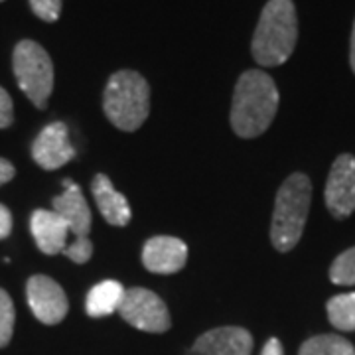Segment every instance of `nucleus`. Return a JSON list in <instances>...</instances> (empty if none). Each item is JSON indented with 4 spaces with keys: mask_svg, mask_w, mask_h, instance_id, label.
Listing matches in <instances>:
<instances>
[{
    "mask_svg": "<svg viewBox=\"0 0 355 355\" xmlns=\"http://www.w3.org/2000/svg\"><path fill=\"white\" fill-rule=\"evenodd\" d=\"M279 89L272 77L261 69L245 71L233 93L231 103V127L241 139L261 137L279 109Z\"/></svg>",
    "mask_w": 355,
    "mask_h": 355,
    "instance_id": "obj_1",
    "label": "nucleus"
},
{
    "mask_svg": "<svg viewBox=\"0 0 355 355\" xmlns=\"http://www.w3.org/2000/svg\"><path fill=\"white\" fill-rule=\"evenodd\" d=\"M298 40V18L292 0H268L253 36V58L259 65L277 67L292 55Z\"/></svg>",
    "mask_w": 355,
    "mask_h": 355,
    "instance_id": "obj_2",
    "label": "nucleus"
},
{
    "mask_svg": "<svg viewBox=\"0 0 355 355\" xmlns=\"http://www.w3.org/2000/svg\"><path fill=\"white\" fill-rule=\"evenodd\" d=\"M310 202L312 184L306 174L298 172L284 180L275 200L270 223V241L277 251L288 253L298 245L310 214Z\"/></svg>",
    "mask_w": 355,
    "mask_h": 355,
    "instance_id": "obj_3",
    "label": "nucleus"
},
{
    "mask_svg": "<svg viewBox=\"0 0 355 355\" xmlns=\"http://www.w3.org/2000/svg\"><path fill=\"white\" fill-rule=\"evenodd\" d=\"M103 111L114 127L135 132L150 113V87L139 71L121 69L103 93Z\"/></svg>",
    "mask_w": 355,
    "mask_h": 355,
    "instance_id": "obj_4",
    "label": "nucleus"
},
{
    "mask_svg": "<svg viewBox=\"0 0 355 355\" xmlns=\"http://www.w3.org/2000/svg\"><path fill=\"white\" fill-rule=\"evenodd\" d=\"M12 67L18 87L38 109H46L53 91V64L48 51L32 40L16 44Z\"/></svg>",
    "mask_w": 355,
    "mask_h": 355,
    "instance_id": "obj_5",
    "label": "nucleus"
},
{
    "mask_svg": "<svg viewBox=\"0 0 355 355\" xmlns=\"http://www.w3.org/2000/svg\"><path fill=\"white\" fill-rule=\"evenodd\" d=\"M121 318L132 328L148 334H164L170 330V312L166 302L153 291L146 288H128L119 306Z\"/></svg>",
    "mask_w": 355,
    "mask_h": 355,
    "instance_id": "obj_6",
    "label": "nucleus"
},
{
    "mask_svg": "<svg viewBox=\"0 0 355 355\" xmlns=\"http://www.w3.org/2000/svg\"><path fill=\"white\" fill-rule=\"evenodd\" d=\"M26 296L34 316L46 326H55L64 322V318L67 316L69 302L64 288L46 275H34L28 279Z\"/></svg>",
    "mask_w": 355,
    "mask_h": 355,
    "instance_id": "obj_7",
    "label": "nucleus"
},
{
    "mask_svg": "<svg viewBox=\"0 0 355 355\" xmlns=\"http://www.w3.org/2000/svg\"><path fill=\"white\" fill-rule=\"evenodd\" d=\"M326 205L336 219L355 211V158L352 154L338 156L331 166L326 182Z\"/></svg>",
    "mask_w": 355,
    "mask_h": 355,
    "instance_id": "obj_8",
    "label": "nucleus"
},
{
    "mask_svg": "<svg viewBox=\"0 0 355 355\" xmlns=\"http://www.w3.org/2000/svg\"><path fill=\"white\" fill-rule=\"evenodd\" d=\"M32 158L44 170H58L76 158V148L64 123H51L40 132L32 144Z\"/></svg>",
    "mask_w": 355,
    "mask_h": 355,
    "instance_id": "obj_9",
    "label": "nucleus"
},
{
    "mask_svg": "<svg viewBox=\"0 0 355 355\" xmlns=\"http://www.w3.org/2000/svg\"><path fill=\"white\" fill-rule=\"evenodd\" d=\"M253 336L245 328L227 326L202 334L186 355H251Z\"/></svg>",
    "mask_w": 355,
    "mask_h": 355,
    "instance_id": "obj_10",
    "label": "nucleus"
},
{
    "mask_svg": "<svg viewBox=\"0 0 355 355\" xmlns=\"http://www.w3.org/2000/svg\"><path fill=\"white\" fill-rule=\"evenodd\" d=\"M188 261V245L168 235H158L148 239L142 249V263L156 275H174L182 270Z\"/></svg>",
    "mask_w": 355,
    "mask_h": 355,
    "instance_id": "obj_11",
    "label": "nucleus"
},
{
    "mask_svg": "<svg viewBox=\"0 0 355 355\" xmlns=\"http://www.w3.org/2000/svg\"><path fill=\"white\" fill-rule=\"evenodd\" d=\"M53 211L62 217L76 239L89 237L91 231V209L83 198V191L71 180H64V191L53 198Z\"/></svg>",
    "mask_w": 355,
    "mask_h": 355,
    "instance_id": "obj_12",
    "label": "nucleus"
},
{
    "mask_svg": "<svg viewBox=\"0 0 355 355\" xmlns=\"http://www.w3.org/2000/svg\"><path fill=\"white\" fill-rule=\"evenodd\" d=\"M30 231L44 254L64 253L69 239V229L53 209H36L30 217Z\"/></svg>",
    "mask_w": 355,
    "mask_h": 355,
    "instance_id": "obj_13",
    "label": "nucleus"
},
{
    "mask_svg": "<svg viewBox=\"0 0 355 355\" xmlns=\"http://www.w3.org/2000/svg\"><path fill=\"white\" fill-rule=\"evenodd\" d=\"M91 191H93L95 203H97L101 216L107 219V223H111L114 227L128 225V221L132 217L130 205H128L127 198L121 191L114 190L113 182L105 174H97L93 178Z\"/></svg>",
    "mask_w": 355,
    "mask_h": 355,
    "instance_id": "obj_14",
    "label": "nucleus"
},
{
    "mask_svg": "<svg viewBox=\"0 0 355 355\" xmlns=\"http://www.w3.org/2000/svg\"><path fill=\"white\" fill-rule=\"evenodd\" d=\"M127 288L116 280H103L89 291L85 298V312L91 318L111 316L119 310Z\"/></svg>",
    "mask_w": 355,
    "mask_h": 355,
    "instance_id": "obj_15",
    "label": "nucleus"
},
{
    "mask_svg": "<svg viewBox=\"0 0 355 355\" xmlns=\"http://www.w3.org/2000/svg\"><path fill=\"white\" fill-rule=\"evenodd\" d=\"M298 355H355V347L342 336L324 334L306 340Z\"/></svg>",
    "mask_w": 355,
    "mask_h": 355,
    "instance_id": "obj_16",
    "label": "nucleus"
},
{
    "mask_svg": "<svg viewBox=\"0 0 355 355\" xmlns=\"http://www.w3.org/2000/svg\"><path fill=\"white\" fill-rule=\"evenodd\" d=\"M328 318L340 331H355V292L338 294L328 300Z\"/></svg>",
    "mask_w": 355,
    "mask_h": 355,
    "instance_id": "obj_17",
    "label": "nucleus"
},
{
    "mask_svg": "<svg viewBox=\"0 0 355 355\" xmlns=\"http://www.w3.org/2000/svg\"><path fill=\"white\" fill-rule=\"evenodd\" d=\"M330 279L334 284H340V286H352V284H355V247L343 251L331 263Z\"/></svg>",
    "mask_w": 355,
    "mask_h": 355,
    "instance_id": "obj_18",
    "label": "nucleus"
},
{
    "mask_svg": "<svg viewBox=\"0 0 355 355\" xmlns=\"http://www.w3.org/2000/svg\"><path fill=\"white\" fill-rule=\"evenodd\" d=\"M14 322H16V312H14V302L10 294L0 288V347H6L14 334Z\"/></svg>",
    "mask_w": 355,
    "mask_h": 355,
    "instance_id": "obj_19",
    "label": "nucleus"
},
{
    "mask_svg": "<svg viewBox=\"0 0 355 355\" xmlns=\"http://www.w3.org/2000/svg\"><path fill=\"white\" fill-rule=\"evenodd\" d=\"M64 254L67 259H71L77 265H85L91 261V254H93V243L89 237H81L76 239L71 245H67L64 249Z\"/></svg>",
    "mask_w": 355,
    "mask_h": 355,
    "instance_id": "obj_20",
    "label": "nucleus"
},
{
    "mask_svg": "<svg viewBox=\"0 0 355 355\" xmlns=\"http://www.w3.org/2000/svg\"><path fill=\"white\" fill-rule=\"evenodd\" d=\"M30 6L44 22H55L62 14V0H30Z\"/></svg>",
    "mask_w": 355,
    "mask_h": 355,
    "instance_id": "obj_21",
    "label": "nucleus"
},
{
    "mask_svg": "<svg viewBox=\"0 0 355 355\" xmlns=\"http://www.w3.org/2000/svg\"><path fill=\"white\" fill-rule=\"evenodd\" d=\"M14 121V105L6 89L0 87V128H8Z\"/></svg>",
    "mask_w": 355,
    "mask_h": 355,
    "instance_id": "obj_22",
    "label": "nucleus"
},
{
    "mask_svg": "<svg viewBox=\"0 0 355 355\" xmlns=\"http://www.w3.org/2000/svg\"><path fill=\"white\" fill-rule=\"evenodd\" d=\"M12 231V214L6 205L0 203V239H6Z\"/></svg>",
    "mask_w": 355,
    "mask_h": 355,
    "instance_id": "obj_23",
    "label": "nucleus"
},
{
    "mask_svg": "<svg viewBox=\"0 0 355 355\" xmlns=\"http://www.w3.org/2000/svg\"><path fill=\"white\" fill-rule=\"evenodd\" d=\"M14 176H16V168L6 158H0V186L8 184Z\"/></svg>",
    "mask_w": 355,
    "mask_h": 355,
    "instance_id": "obj_24",
    "label": "nucleus"
},
{
    "mask_svg": "<svg viewBox=\"0 0 355 355\" xmlns=\"http://www.w3.org/2000/svg\"><path fill=\"white\" fill-rule=\"evenodd\" d=\"M261 355H284L282 343H280L277 338H270V340L265 343V347H263V354Z\"/></svg>",
    "mask_w": 355,
    "mask_h": 355,
    "instance_id": "obj_25",
    "label": "nucleus"
},
{
    "mask_svg": "<svg viewBox=\"0 0 355 355\" xmlns=\"http://www.w3.org/2000/svg\"><path fill=\"white\" fill-rule=\"evenodd\" d=\"M349 64L355 73V22H354V32H352V50H349Z\"/></svg>",
    "mask_w": 355,
    "mask_h": 355,
    "instance_id": "obj_26",
    "label": "nucleus"
},
{
    "mask_svg": "<svg viewBox=\"0 0 355 355\" xmlns=\"http://www.w3.org/2000/svg\"><path fill=\"white\" fill-rule=\"evenodd\" d=\"M0 2H4V0H0Z\"/></svg>",
    "mask_w": 355,
    "mask_h": 355,
    "instance_id": "obj_27",
    "label": "nucleus"
}]
</instances>
